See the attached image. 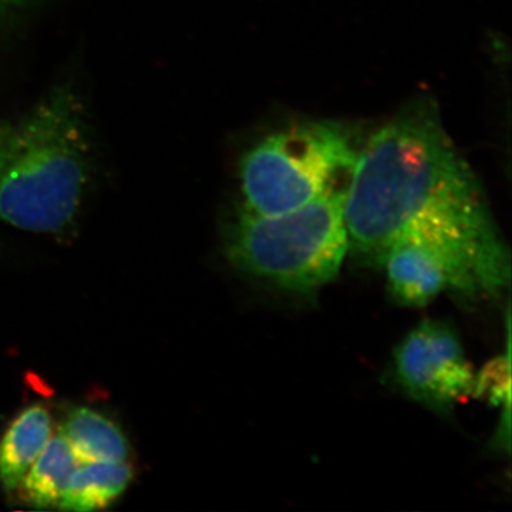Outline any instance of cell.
<instances>
[{
    "instance_id": "cell-1",
    "label": "cell",
    "mask_w": 512,
    "mask_h": 512,
    "mask_svg": "<svg viewBox=\"0 0 512 512\" xmlns=\"http://www.w3.org/2000/svg\"><path fill=\"white\" fill-rule=\"evenodd\" d=\"M350 248L380 261L399 241L443 256L464 296L510 285V254L436 107H407L360 147L343 202Z\"/></svg>"
},
{
    "instance_id": "cell-2",
    "label": "cell",
    "mask_w": 512,
    "mask_h": 512,
    "mask_svg": "<svg viewBox=\"0 0 512 512\" xmlns=\"http://www.w3.org/2000/svg\"><path fill=\"white\" fill-rule=\"evenodd\" d=\"M89 165L83 107L69 87L18 120L0 121V220L39 234L62 231L79 211Z\"/></svg>"
},
{
    "instance_id": "cell-3",
    "label": "cell",
    "mask_w": 512,
    "mask_h": 512,
    "mask_svg": "<svg viewBox=\"0 0 512 512\" xmlns=\"http://www.w3.org/2000/svg\"><path fill=\"white\" fill-rule=\"evenodd\" d=\"M345 190L284 214L241 210L228 231L229 261L286 291L311 292L328 284L339 274L350 248L343 215Z\"/></svg>"
},
{
    "instance_id": "cell-4",
    "label": "cell",
    "mask_w": 512,
    "mask_h": 512,
    "mask_svg": "<svg viewBox=\"0 0 512 512\" xmlns=\"http://www.w3.org/2000/svg\"><path fill=\"white\" fill-rule=\"evenodd\" d=\"M360 147L332 121H309L274 131L241 158L242 210L276 215L329 192L345 190Z\"/></svg>"
},
{
    "instance_id": "cell-5",
    "label": "cell",
    "mask_w": 512,
    "mask_h": 512,
    "mask_svg": "<svg viewBox=\"0 0 512 512\" xmlns=\"http://www.w3.org/2000/svg\"><path fill=\"white\" fill-rule=\"evenodd\" d=\"M400 386L414 399L447 409L473 396L476 375L456 332L441 322L421 323L394 355Z\"/></svg>"
},
{
    "instance_id": "cell-6",
    "label": "cell",
    "mask_w": 512,
    "mask_h": 512,
    "mask_svg": "<svg viewBox=\"0 0 512 512\" xmlns=\"http://www.w3.org/2000/svg\"><path fill=\"white\" fill-rule=\"evenodd\" d=\"M379 262L390 292L403 305L423 306L441 292L454 291L453 272L443 256L419 242H394Z\"/></svg>"
},
{
    "instance_id": "cell-7",
    "label": "cell",
    "mask_w": 512,
    "mask_h": 512,
    "mask_svg": "<svg viewBox=\"0 0 512 512\" xmlns=\"http://www.w3.org/2000/svg\"><path fill=\"white\" fill-rule=\"evenodd\" d=\"M52 433V417L42 404L26 407L13 419L0 439V483L5 491L20 488Z\"/></svg>"
},
{
    "instance_id": "cell-8",
    "label": "cell",
    "mask_w": 512,
    "mask_h": 512,
    "mask_svg": "<svg viewBox=\"0 0 512 512\" xmlns=\"http://www.w3.org/2000/svg\"><path fill=\"white\" fill-rule=\"evenodd\" d=\"M133 470L126 461L80 463L57 507L64 511L103 510L127 490Z\"/></svg>"
},
{
    "instance_id": "cell-9",
    "label": "cell",
    "mask_w": 512,
    "mask_h": 512,
    "mask_svg": "<svg viewBox=\"0 0 512 512\" xmlns=\"http://www.w3.org/2000/svg\"><path fill=\"white\" fill-rule=\"evenodd\" d=\"M62 434L80 463L126 461L128 443L114 421L89 407H77L67 416Z\"/></svg>"
},
{
    "instance_id": "cell-10",
    "label": "cell",
    "mask_w": 512,
    "mask_h": 512,
    "mask_svg": "<svg viewBox=\"0 0 512 512\" xmlns=\"http://www.w3.org/2000/svg\"><path fill=\"white\" fill-rule=\"evenodd\" d=\"M79 464L66 437L52 436L20 485L26 503L37 510L57 507Z\"/></svg>"
},
{
    "instance_id": "cell-11",
    "label": "cell",
    "mask_w": 512,
    "mask_h": 512,
    "mask_svg": "<svg viewBox=\"0 0 512 512\" xmlns=\"http://www.w3.org/2000/svg\"><path fill=\"white\" fill-rule=\"evenodd\" d=\"M510 356L498 357L476 376L474 393L493 406L510 407Z\"/></svg>"
},
{
    "instance_id": "cell-12",
    "label": "cell",
    "mask_w": 512,
    "mask_h": 512,
    "mask_svg": "<svg viewBox=\"0 0 512 512\" xmlns=\"http://www.w3.org/2000/svg\"><path fill=\"white\" fill-rule=\"evenodd\" d=\"M35 0H0V20L28 8Z\"/></svg>"
}]
</instances>
